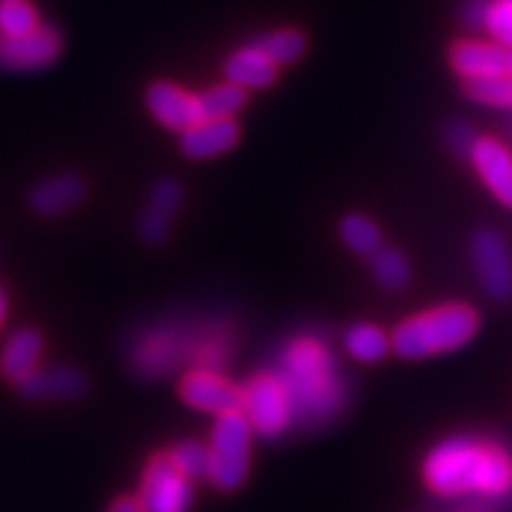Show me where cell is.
Returning a JSON list of instances; mask_svg holds the SVG:
<instances>
[{"mask_svg": "<svg viewBox=\"0 0 512 512\" xmlns=\"http://www.w3.org/2000/svg\"><path fill=\"white\" fill-rule=\"evenodd\" d=\"M226 76L230 83L240 86L242 91L247 88H266L278 79V64L268 57L259 46H247L228 57Z\"/></svg>", "mask_w": 512, "mask_h": 512, "instance_id": "15", "label": "cell"}, {"mask_svg": "<svg viewBox=\"0 0 512 512\" xmlns=\"http://www.w3.org/2000/svg\"><path fill=\"white\" fill-rule=\"evenodd\" d=\"M240 126L233 119H202L181 131V150L192 159H209L235 147Z\"/></svg>", "mask_w": 512, "mask_h": 512, "instance_id": "13", "label": "cell"}, {"mask_svg": "<svg viewBox=\"0 0 512 512\" xmlns=\"http://www.w3.org/2000/svg\"><path fill=\"white\" fill-rule=\"evenodd\" d=\"M169 458L174 460L183 477L188 479H200L207 477L209 472V448H204L197 441H183L178 444L174 451L169 453Z\"/></svg>", "mask_w": 512, "mask_h": 512, "instance_id": "27", "label": "cell"}, {"mask_svg": "<svg viewBox=\"0 0 512 512\" xmlns=\"http://www.w3.org/2000/svg\"><path fill=\"white\" fill-rule=\"evenodd\" d=\"M451 143L460 147V150H470L472 143H475V136H472V131L463 124H456L451 126Z\"/></svg>", "mask_w": 512, "mask_h": 512, "instance_id": "29", "label": "cell"}, {"mask_svg": "<svg viewBox=\"0 0 512 512\" xmlns=\"http://www.w3.org/2000/svg\"><path fill=\"white\" fill-rule=\"evenodd\" d=\"M254 46L264 50L275 64H290L297 57H302L306 50V38L294 29H278L273 34L261 36L259 41H254Z\"/></svg>", "mask_w": 512, "mask_h": 512, "instance_id": "22", "label": "cell"}, {"mask_svg": "<svg viewBox=\"0 0 512 512\" xmlns=\"http://www.w3.org/2000/svg\"><path fill=\"white\" fill-rule=\"evenodd\" d=\"M188 344L174 330H157L150 339H145L138 351V368L145 375H164L181 363L183 351Z\"/></svg>", "mask_w": 512, "mask_h": 512, "instance_id": "18", "label": "cell"}, {"mask_svg": "<svg viewBox=\"0 0 512 512\" xmlns=\"http://www.w3.org/2000/svg\"><path fill=\"white\" fill-rule=\"evenodd\" d=\"M138 501L143 512H188L192 505L190 479L178 472L169 456H159L147 465Z\"/></svg>", "mask_w": 512, "mask_h": 512, "instance_id": "6", "label": "cell"}, {"mask_svg": "<svg viewBox=\"0 0 512 512\" xmlns=\"http://www.w3.org/2000/svg\"><path fill=\"white\" fill-rule=\"evenodd\" d=\"M19 384L29 399H76L86 392V377L74 368L34 370Z\"/></svg>", "mask_w": 512, "mask_h": 512, "instance_id": "16", "label": "cell"}, {"mask_svg": "<svg viewBox=\"0 0 512 512\" xmlns=\"http://www.w3.org/2000/svg\"><path fill=\"white\" fill-rule=\"evenodd\" d=\"M373 271L382 285L392 287V290H399L408 283L411 278V271H408L406 259L396 252V249H380V252L373 254Z\"/></svg>", "mask_w": 512, "mask_h": 512, "instance_id": "28", "label": "cell"}, {"mask_svg": "<svg viewBox=\"0 0 512 512\" xmlns=\"http://www.w3.org/2000/svg\"><path fill=\"white\" fill-rule=\"evenodd\" d=\"M451 64L460 76H465V81L512 74V50L501 43L460 41L451 48Z\"/></svg>", "mask_w": 512, "mask_h": 512, "instance_id": "11", "label": "cell"}, {"mask_svg": "<svg viewBox=\"0 0 512 512\" xmlns=\"http://www.w3.org/2000/svg\"><path fill=\"white\" fill-rule=\"evenodd\" d=\"M252 425L242 411L219 415L211 434L207 477L223 491H233L245 482L249 470Z\"/></svg>", "mask_w": 512, "mask_h": 512, "instance_id": "4", "label": "cell"}, {"mask_svg": "<svg viewBox=\"0 0 512 512\" xmlns=\"http://www.w3.org/2000/svg\"><path fill=\"white\" fill-rule=\"evenodd\" d=\"M465 93L472 100L494 107H512V74L484 76V79H467Z\"/></svg>", "mask_w": 512, "mask_h": 512, "instance_id": "24", "label": "cell"}, {"mask_svg": "<svg viewBox=\"0 0 512 512\" xmlns=\"http://www.w3.org/2000/svg\"><path fill=\"white\" fill-rule=\"evenodd\" d=\"M110 512H143V508H140L138 498H119V501H114Z\"/></svg>", "mask_w": 512, "mask_h": 512, "instance_id": "31", "label": "cell"}, {"mask_svg": "<svg viewBox=\"0 0 512 512\" xmlns=\"http://www.w3.org/2000/svg\"><path fill=\"white\" fill-rule=\"evenodd\" d=\"M472 259L489 297L505 302L512 297V259L508 245L496 230H479L472 240Z\"/></svg>", "mask_w": 512, "mask_h": 512, "instance_id": "7", "label": "cell"}, {"mask_svg": "<svg viewBox=\"0 0 512 512\" xmlns=\"http://www.w3.org/2000/svg\"><path fill=\"white\" fill-rule=\"evenodd\" d=\"M451 512H494V505H491L489 501H479V498H472V501L458 505V508L451 510Z\"/></svg>", "mask_w": 512, "mask_h": 512, "instance_id": "30", "label": "cell"}, {"mask_svg": "<svg viewBox=\"0 0 512 512\" xmlns=\"http://www.w3.org/2000/svg\"><path fill=\"white\" fill-rule=\"evenodd\" d=\"M147 107L155 114L159 124H164L171 131H185L197 121H202L200 100L174 83L159 81L147 91Z\"/></svg>", "mask_w": 512, "mask_h": 512, "instance_id": "12", "label": "cell"}, {"mask_svg": "<svg viewBox=\"0 0 512 512\" xmlns=\"http://www.w3.org/2000/svg\"><path fill=\"white\" fill-rule=\"evenodd\" d=\"M38 29V15L24 0H0V36H24Z\"/></svg>", "mask_w": 512, "mask_h": 512, "instance_id": "26", "label": "cell"}, {"mask_svg": "<svg viewBox=\"0 0 512 512\" xmlns=\"http://www.w3.org/2000/svg\"><path fill=\"white\" fill-rule=\"evenodd\" d=\"M3 311H5V304H3V294H0V320H3Z\"/></svg>", "mask_w": 512, "mask_h": 512, "instance_id": "32", "label": "cell"}, {"mask_svg": "<svg viewBox=\"0 0 512 512\" xmlns=\"http://www.w3.org/2000/svg\"><path fill=\"white\" fill-rule=\"evenodd\" d=\"M422 475L441 496H472L489 503L512 498V453L494 439L467 434L444 439L425 458Z\"/></svg>", "mask_w": 512, "mask_h": 512, "instance_id": "1", "label": "cell"}, {"mask_svg": "<svg viewBox=\"0 0 512 512\" xmlns=\"http://www.w3.org/2000/svg\"><path fill=\"white\" fill-rule=\"evenodd\" d=\"M197 100H200L202 119H233V114L245 107L247 93L228 81L197 95Z\"/></svg>", "mask_w": 512, "mask_h": 512, "instance_id": "20", "label": "cell"}, {"mask_svg": "<svg viewBox=\"0 0 512 512\" xmlns=\"http://www.w3.org/2000/svg\"><path fill=\"white\" fill-rule=\"evenodd\" d=\"M470 157L477 174L489 185L496 200L512 209V155L508 147L498 143L496 138L482 136L472 143Z\"/></svg>", "mask_w": 512, "mask_h": 512, "instance_id": "10", "label": "cell"}, {"mask_svg": "<svg viewBox=\"0 0 512 512\" xmlns=\"http://www.w3.org/2000/svg\"><path fill=\"white\" fill-rule=\"evenodd\" d=\"M242 408H245L249 425L261 437H278L294 425L290 399L278 373L256 375L242 392Z\"/></svg>", "mask_w": 512, "mask_h": 512, "instance_id": "5", "label": "cell"}, {"mask_svg": "<svg viewBox=\"0 0 512 512\" xmlns=\"http://www.w3.org/2000/svg\"><path fill=\"white\" fill-rule=\"evenodd\" d=\"M479 316L467 304H444L408 318L394 332V349L403 358H425L453 351L475 335Z\"/></svg>", "mask_w": 512, "mask_h": 512, "instance_id": "3", "label": "cell"}, {"mask_svg": "<svg viewBox=\"0 0 512 512\" xmlns=\"http://www.w3.org/2000/svg\"><path fill=\"white\" fill-rule=\"evenodd\" d=\"M344 344H347V351L358 361H380V358L387 354V337L380 328L368 323H358L354 328H349L347 335H344Z\"/></svg>", "mask_w": 512, "mask_h": 512, "instance_id": "21", "label": "cell"}, {"mask_svg": "<svg viewBox=\"0 0 512 512\" xmlns=\"http://www.w3.org/2000/svg\"><path fill=\"white\" fill-rule=\"evenodd\" d=\"M83 195H86V185L81 183V178L69 174L53 176L31 190V207L46 216L62 214V211L76 207Z\"/></svg>", "mask_w": 512, "mask_h": 512, "instance_id": "17", "label": "cell"}, {"mask_svg": "<svg viewBox=\"0 0 512 512\" xmlns=\"http://www.w3.org/2000/svg\"><path fill=\"white\" fill-rule=\"evenodd\" d=\"M43 342L36 330H19L8 339L5 344L3 358H0V368H3L5 377L15 382H24L36 370L38 358H41Z\"/></svg>", "mask_w": 512, "mask_h": 512, "instance_id": "19", "label": "cell"}, {"mask_svg": "<svg viewBox=\"0 0 512 512\" xmlns=\"http://www.w3.org/2000/svg\"><path fill=\"white\" fill-rule=\"evenodd\" d=\"M60 55V36L53 29L38 27L24 36H0V67L41 69Z\"/></svg>", "mask_w": 512, "mask_h": 512, "instance_id": "9", "label": "cell"}, {"mask_svg": "<svg viewBox=\"0 0 512 512\" xmlns=\"http://www.w3.org/2000/svg\"><path fill=\"white\" fill-rule=\"evenodd\" d=\"M178 204H181V188L176 181H159L152 188L150 204H147L143 219H140V235L150 245H159L169 235L171 219H174Z\"/></svg>", "mask_w": 512, "mask_h": 512, "instance_id": "14", "label": "cell"}, {"mask_svg": "<svg viewBox=\"0 0 512 512\" xmlns=\"http://www.w3.org/2000/svg\"><path fill=\"white\" fill-rule=\"evenodd\" d=\"M275 373L283 382L292 418L299 425H323L342 411L347 399L342 370L328 344L318 337L292 339Z\"/></svg>", "mask_w": 512, "mask_h": 512, "instance_id": "2", "label": "cell"}, {"mask_svg": "<svg viewBox=\"0 0 512 512\" xmlns=\"http://www.w3.org/2000/svg\"><path fill=\"white\" fill-rule=\"evenodd\" d=\"M181 396L188 406L207 413L242 411V392L235 384L223 380L214 370H192L181 384Z\"/></svg>", "mask_w": 512, "mask_h": 512, "instance_id": "8", "label": "cell"}, {"mask_svg": "<svg viewBox=\"0 0 512 512\" xmlns=\"http://www.w3.org/2000/svg\"><path fill=\"white\" fill-rule=\"evenodd\" d=\"M342 238L356 254L380 252V230L366 216L351 214L342 221Z\"/></svg>", "mask_w": 512, "mask_h": 512, "instance_id": "25", "label": "cell"}, {"mask_svg": "<svg viewBox=\"0 0 512 512\" xmlns=\"http://www.w3.org/2000/svg\"><path fill=\"white\" fill-rule=\"evenodd\" d=\"M470 22L484 24L501 46H512V0H494V3L479 5L477 12L470 15Z\"/></svg>", "mask_w": 512, "mask_h": 512, "instance_id": "23", "label": "cell"}]
</instances>
